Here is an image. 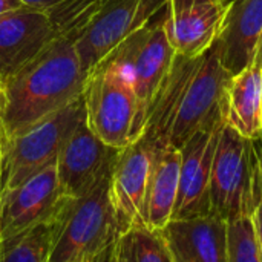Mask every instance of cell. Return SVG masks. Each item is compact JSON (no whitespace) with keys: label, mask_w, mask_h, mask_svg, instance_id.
Instances as JSON below:
<instances>
[{"label":"cell","mask_w":262,"mask_h":262,"mask_svg":"<svg viewBox=\"0 0 262 262\" xmlns=\"http://www.w3.org/2000/svg\"><path fill=\"white\" fill-rule=\"evenodd\" d=\"M84 72L74 43L57 35L31 61L3 81V144L83 94Z\"/></svg>","instance_id":"1"},{"label":"cell","mask_w":262,"mask_h":262,"mask_svg":"<svg viewBox=\"0 0 262 262\" xmlns=\"http://www.w3.org/2000/svg\"><path fill=\"white\" fill-rule=\"evenodd\" d=\"M86 124L107 146L123 149L143 132L140 104L124 71L104 58L84 78Z\"/></svg>","instance_id":"2"},{"label":"cell","mask_w":262,"mask_h":262,"mask_svg":"<svg viewBox=\"0 0 262 262\" xmlns=\"http://www.w3.org/2000/svg\"><path fill=\"white\" fill-rule=\"evenodd\" d=\"M112 175L69 203L49 262H92L115 244L120 227L111 198Z\"/></svg>","instance_id":"3"},{"label":"cell","mask_w":262,"mask_h":262,"mask_svg":"<svg viewBox=\"0 0 262 262\" xmlns=\"http://www.w3.org/2000/svg\"><path fill=\"white\" fill-rule=\"evenodd\" d=\"M258 192L259 167L255 141L224 123L212 164L210 212L226 221L252 216Z\"/></svg>","instance_id":"4"},{"label":"cell","mask_w":262,"mask_h":262,"mask_svg":"<svg viewBox=\"0 0 262 262\" xmlns=\"http://www.w3.org/2000/svg\"><path fill=\"white\" fill-rule=\"evenodd\" d=\"M84 118L83 97H78L9 140L0 164V195L55 164L61 147Z\"/></svg>","instance_id":"5"},{"label":"cell","mask_w":262,"mask_h":262,"mask_svg":"<svg viewBox=\"0 0 262 262\" xmlns=\"http://www.w3.org/2000/svg\"><path fill=\"white\" fill-rule=\"evenodd\" d=\"M177 55L164 28L163 8L107 57L124 71L135 91L143 129L147 109L169 75Z\"/></svg>","instance_id":"6"},{"label":"cell","mask_w":262,"mask_h":262,"mask_svg":"<svg viewBox=\"0 0 262 262\" xmlns=\"http://www.w3.org/2000/svg\"><path fill=\"white\" fill-rule=\"evenodd\" d=\"M166 3L167 0H104L71 38L84 75L155 17Z\"/></svg>","instance_id":"7"},{"label":"cell","mask_w":262,"mask_h":262,"mask_svg":"<svg viewBox=\"0 0 262 262\" xmlns=\"http://www.w3.org/2000/svg\"><path fill=\"white\" fill-rule=\"evenodd\" d=\"M232 74L223 66L216 45L196 58L178 97L169 146H181L220 109Z\"/></svg>","instance_id":"8"},{"label":"cell","mask_w":262,"mask_h":262,"mask_svg":"<svg viewBox=\"0 0 262 262\" xmlns=\"http://www.w3.org/2000/svg\"><path fill=\"white\" fill-rule=\"evenodd\" d=\"M224 124L223 107L210 117L180 149V184L172 220L210 215V175Z\"/></svg>","instance_id":"9"},{"label":"cell","mask_w":262,"mask_h":262,"mask_svg":"<svg viewBox=\"0 0 262 262\" xmlns=\"http://www.w3.org/2000/svg\"><path fill=\"white\" fill-rule=\"evenodd\" d=\"M55 164L0 195V243L55 220L74 200L63 195Z\"/></svg>","instance_id":"10"},{"label":"cell","mask_w":262,"mask_h":262,"mask_svg":"<svg viewBox=\"0 0 262 262\" xmlns=\"http://www.w3.org/2000/svg\"><path fill=\"white\" fill-rule=\"evenodd\" d=\"M121 149L104 144L86 118L68 138L57 158V177L64 196L80 198L114 173Z\"/></svg>","instance_id":"11"},{"label":"cell","mask_w":262,"mask_h":262,"mask_svg":"<svg viewBox=\"0 0 262 262\" xmlns=\"http://www.w3.org/2000/svg\"><path fill=\"white\" fill-rule=\"evenodd\" d=\"M230 3L226 0H167L164 28L178 55L201 57L218 40Z\"/></svg>","instance_id":"12"},{"label":"cell","mask_w":262,"mask_h":262,"mask_svg":"<svg viewBox=\"0 0 262 262\" xmlns=\"http://www.w3.org/2000/svg\"><path fill=\"white\" fill-rule=\"evenodd\" d=\"M157 149L147 137L140 135L120 150L111 183L120 235L134 226H144L141 210Z\"/></svg>","instance_id":"13"},{"label":"cell","mask_w":262,"mask_h":262,"mask_svg":"<svg viewBox=\"0 0 262 262\" xmlns=\"http://www.w3.org/2000/svg\"><path fill=\"white\" fill-rule=\"evenodd\" d=\"M58 32L46 12L23 6L0 15V80L31 61Z\"/></svg>","instance_id":"14"},{"label":"cell","mask_w":262,"mask_h":262,"mask_svg":"<svg viewBox=\"0 0 262 262\" xmlns=\"http://www.w3.org/2000/svg\"><path fill=\"white\" fill-rule=\"evenodd\" d=\"M229 221L216 215L170 220L161 230L172 262H227Z\"/></svg>","instance_id":"15"},{"label":"cell","mask_w":262,"mask_h":262,"mask_svg":"<svg viewBox=\"0 0 262 262\" xmlns=\"http://www.w3.org/2000/svg\"><path fill=\"white\" fill-rule=\"evenodd\" d=\"M215 45L232 75L250 66L262 52V0H233Z\"/></svg>","instance_id":"16"},{"label":"cell","mask_w":262,"mask_h":262,"mask_svg":"<svg viewBox=\"0 0 262 262\" xmlns=\"http://www.w3.org/2000/svg\"><path fill=\"white\" fill-rule=\"evenodd\" d=\"M224 123L247 140L262 135V52L241 72L230 77L223 97Z\"/></svg>","instance_id":"17"},{"label":"cell","mask_w":262,"mask_h":262,"mask_svg":"<svg viewBox=\"0 0 262 262\" xmlns=\"http://www.w3.org/2000/svg\"><path fill=\"white\" fill-rule=\"evenodd\" d=\"M180 150L172 146L158 147L143 201L141 220L152 230H161L173 215L180 184Z\"/></svg>","instance_id":"18"},{"label":"cell","mask_w":262,"mask_h":262,"mask_svg":"<svg viewBox=\"0 0 262 262\" xmlns=\"http://www.w3.org/2000/svg\"><path fill=\"white\" fill-rule=\"evenodd\" d=\"M68 206L55 220L40 224L14 238L2 241L0 243V262H49L52 244L61 227L63 215Z\"/></svg>","instance_id":"19"},{"label":"cell","mask_w":262,"mask_h":262,"mask_svg":"<svg viewBox=\"0 0 262 262\" xmlns=\"http://www.w3.org/2000/svg\"><path fill=\"white\" fill-rule=\"evenodd\" d=\"M114 262H172L160 230L134 226L114 244Z\"/></svg>","instance_id":"20"},{"label":"cell","mask_w":262,"mask_h":262,"mask_svg":"<svg viewBox=\"0 0 262 262\" xmlns=\"http://www.w3.org/2000/svg\"><path fill=\"white\" fill-rule=\"evenodd\" d=\"M227 262H262L261 249L252 216L229 221Z\"/></svg>","instance_id":"21"},{"label":"cell","mask_w":262,"mask_h":262,"mask_svg":"<svg viewBox=\"0 0 262 262\" xmlns=\"http://www.w3.org/2000/svg\"><path fill=\"white\" fill-rule=\"evenodd\" d=\"M253 141H255V147H256L258 167H259V192H258V201H256V207L253 210L252 218H253L256 238H258V244H259L262 253V135L259 138H255Z\"/></svg>","instance_id":"22"},{"label":"cell","mask_w":262,"mask_h":262,"mask_svg":"<svg viewBox=\"0 0 262 262\" xmlns=\"http://www.w3.org/2000/svg\"><path fill=\"white\" fill-rule=\"evenodd\" d=\"M20 2H21L25 6H28V8H34V9L48 12V11L54 9L55 6L61 5V3L66 2V0H20Z\"/></svg>","instance_id":"23"},{"label":"cell","mask_w":262,"mask_h":262,"mask_svg":"<svg viewBox=\"0 0 262 262\" xmlns=\"http://www.w3.org/2000/svg\"><path fill=\"white\" fill-rule=\"evenodd\" d=\"M23 6L25 5L20 0H0V15L11 12V11H15V9H20Z\"/></svg>","instance_id":"24"},{"label":"cell","mask_w":262,"mask_h":262,"mask_svg":"<svg viewBox=\"0 0 262 262\" xmlns=\"http://www.w3.org/2000/svg\"><path fill=\"white\" fill-rule=\"evenodd\" d=\"M92 262H114V246H111L103 253H100Z\"/></svg>","instance_id":"25"},{"label":"cell","mask_w":262,"mask_h":262,"mask_svg":"<svg viewBox=\"0 0 262 262\" xmlns=\"http://www.w3.org/2000/svg\"><path fill=\"white\" fill-rule=\"evenodd\" d=\"M3 152H5V144H3V137H2V130H0V164L3 160Z\"/></svg>","instance_id":"26"},{"label":"cell","mask_w":262,"mask_h":262,"mask_svg":"<svg viewBox=\"0 0 262 262\" xmlns=\"http://www.w3.org/2000/svg\"><path fill=\"white\" fill-rule=\"evenodd\" d=\"M2 101H3V83L0 80V107H2Z\"/></svg>","instance_id":"27"},{"label":"cell","mask_w":262,"mask_h":262,"mask_svg":"<svg viewBox=\"0 0 262 262\" xmlns=\"http://www.w3.org/2000/svg\"><path fill=\"white\" fill-rule=\"evenodd\" d=\"M226 2H229V3H232V2H233V0H226Z\"/></svg>","instance_id":"28"}]
</instances>
